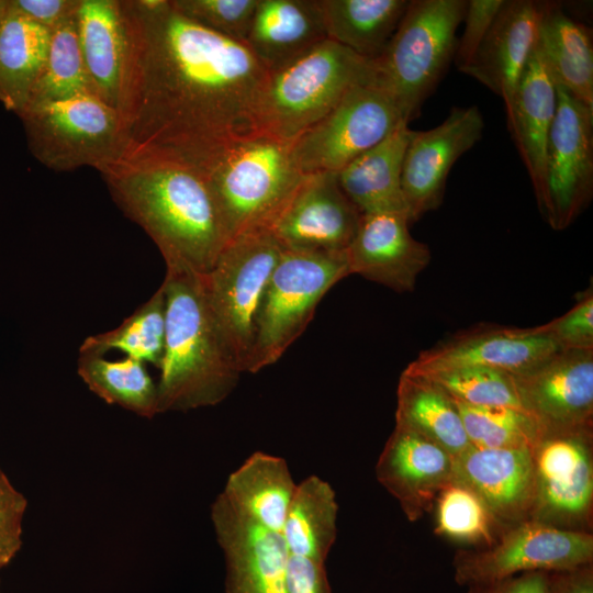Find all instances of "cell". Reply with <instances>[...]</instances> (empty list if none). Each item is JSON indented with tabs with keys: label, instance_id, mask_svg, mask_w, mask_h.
Segmentation results:
<instances>
[{
	"label": "cell",
	"instance_id": "cell-18",
	"mask_svg": "<svg viewBox=\"0 0 593 593\" xmlns=\"http://www.w3.org/2000/svg\"><path fill=\"white\" fill-rule=\"evenodd\" d=\"M514 377L523 409L544 430L592 427L593 349L558 350Z\"/></svg>",
	"mask_w": 593,
	"mask_h": 593
},
{
	"label": "cell",
	"instance_id": "cell-37",
	"mask_svg": "<svg viewBox=\"0 0 593 593\" xmlns=\"http://www.w3.org/2000/svg\"><path fill=\"white\" fill-rule=\"evenodd\" d=\"M454 400V399H452ZM472 447L534 449L544 428L522 409L477 406L454 400Z\"/></svg>",
	"mask_w": 593,
	"mask_h": 593
},
{
	"label": "cell",
	"instance_id": "cell-10",
	"mask_svg": "<svg viewBox=\"0 0 593 593\" xmlns=\"http://www.w3.org/2000/svg\"><path fill=\"white\" fill-rule=\"evenodd\" d=\"M407 121L394 99L369 76L353 86L322 120L291 142L303 175L338 172ZM409 122V121H407Z\"/></svg>",
	"mask_w": 593,
	"mask_h": 593
},
{
	"label": "cell",
	"instance_id": "cell-38",
	"mask_svg": "<svg viewBox=\"0 0 593 593\" xmlns=\"http://www.w3.org/2000/svg\"><path fill=\"white\" fill-rule=\"evenodd\" d=\"M418 374L438 385L451 399L465 404L524 410L515 377L507 372L480 367H458Z\"/></svg>",
	"mask_w": 593,
	"mask_h": 593
},
{
	"label": "cell",
	"instance_id": "cell-36",
	"mask_svg": "<svg viewBox=\"0 0 593 593\" xmlns=\"http://www.w3.org/2000/svg\"><path fill=\"white\" fill-rule=\"evenodd\" d=\"M433 510L438 536L477 548L492 546L506 528L477 493L455 479L439 492Z\"/></svg>",
	"mask_w": 593,
	"mask_h": 593
},
{
	"label": "cell",
	"instance_id": "cell-49",
	"mask_svg": "<svg viewBox=\"0 0 593 593\" xmlns=\"http://www.w3.org/2000/svg\"><path fill=\"white\" fill-rule=\"evenodd\" d=\"M0 470H1V468H0Z\"/></svg>",
	"mask_w": 593,
	"mask_h": 593
},
{
	"label": "cell",
	"instance_id": "cell-31",
	"mask_svg": "<svg viewBox=\"0 0 593 593\" xmlns=\"http://www.w3.org/2000/svg\"><path fill=\"white\" fill-rule=\"evenodd\" d=\"M327 38L373 59L393 36L409 0H318Z\"/></svg>",
	"mask_w": 593,
	"mask_h": 593
},
{
	"label": "cell",
	"instance_id": "cell-33",
	"mask_svg": "<svg viewBox=\"0 0 593 593\" xmlns=\"http://www.w3.org/2000/svg\"><path fill=\"white\" fill-rule=\"evenodd\" d=\"M77 371L89 390L108 404L146 418L159 413L158 384L144 362L130 357L110 360L104 356L80 354Z\"/></svg>",
	"mask_w": 593,
	"mask_h": 593
},
{
	"label": "cell",
	"instance_id": "cell-23",
	"mask_svg": "<svg viewBox=\"0 0 593 593\" xmlns=\"http://www.w3.org/2000/svg\"><path fill=\"white\" fill-rule=\"evenodd\" d=\"M75 21L80 51L94 90L120 113L131 55L124 0H79Z\"/></svg>",
	"mask_w": 593,
	"mask_h": 593
},
{
	"label": "cell",
	"instance_id": "cell-22",
	"mask_svg": "<svg viewBox=\"0 0 593 593\" xmlns=\"http://www.w3.org/2000/svg\"><path fill=\"white\" fill-rule=\"evenodd\" d=\"M541 3L505 0L473 58L461 71L501 97L506 112L537 43Z\"/></svg>",
	"mask_w": 593,
	"mask_h": 593
},
{
	"label": "cell",
	"instance_id": "cell-19",
	"mask_svg": "<svg viewBox=\"0 0 593 593\" xmlns=\"http://www.w3.org/2000/svg\"><path fill=\"white\" fill-rule=\"evenodd\" d=\"M455 457L401 426H394L376 465L379 483L399 502L410 522L433 510L439 492L454 479Z\"/></svg>",
	"mask_w": 593,
	"mask_h": 593
},
{
	"label": "cell",
	"instance_id": "cell-17",
	"mask_svg": "<svg viewBox=\"0 0 593 593\" xmlns=\"http://www.w3.org/2000/svg\"><path fill=\"white\" fill-rule=\"evenodd\" d=\"M211 519L225 562L226 593H288L282 534L266 529L220 493Z\"/></svg>",
	"mask_w": 593,
	"mask_h": 593
},
{
	"label": "cell",
	"instance_id": "cell-44",
	"mask_svg": "<svg viewBox=\"0 0 593 593\" xmlns=\"http://www.w3.org/2000/svg\"><path fill=\"white\" fill-rule=\"evenodd\" d=\"M19 13L34 23L54 30L76 13L79 0H8Z\"/></svg>",
	"mask_w": 593,
	"mask_h": 593
},
{
	"label": "cell",
	"instance_id": "cell-32",
	"mask_svg": "<svg viewBox=\"0 0 593 593\" xmlns=\"http://www.w3.org/2000/svg\"><path fill=\"white\" fill-rule=\"evenodd\" d=\"M337 512L326 481L310 475L296 484L281 533L289 555L325 563L337 536Z\"/></svg>",
	"mask_w": 593,
	"mask_h": 593
},
{
	"label": "cell",
	"instance_id": "cell-46",
	"mask_svg": "<svg viewBox=\"0 0 593 593\" xmlns=\"http://www.w3.org/2000/svg\"><path fill=\"white\" fill-rule=\"evenodd\" d=\"M550 593H593L592 564L570 571L550 572Z\"/></svg>",
	"mask_w": 593,
	"mask_h": 593
},
{
	"label": "cell",
	"instance_id": "cell-45",
	"mask_svg": "<svg viewBox=\"0 0 593 593\" xmlns=\"http://www.w3.org/2000/svg\"><path fill=\"white\" fill-rule=\"evenodd\" d=\"M467 588V593H550V580L549 572H528Z\"/></svg>",
	"mask_w": 593,
	"mask_h": 593
},
{
	"label": "cell",
	"instance_id": "cell-4",
	"mask_svg": "<svg viewBox=\"0 0 593 593\" xmlns=\"http://www.w3.org/2000/svg\"><path fill=\"white\" fill-rule=\"evenodd\" d=\"M370 60L327 38L269 71L257 102L258 134L293 142L369 76Z\"/></svg>",
	"mask_w": 593,
	"mask_h": 593
},
{
	"label": "cell",
	"instance_id": "cell-12",
	"mask_svg": "<svg viewBox=\"0 0 593 593\" xmlns=\"http://www.w3.org/2000/svg\"><path fill=\"white\" fill-rule=\"evenodd\" d=\"M533 458L536 489L530 521L589 532L593 507L592 427L544 430Z\"/></svg>",
	"mask_w": 593,
	"mask_h": 593
},
{
	"label": "cell",
	"instance_id": "cell-16",
	"mask_svg": "<svg viewBox=\"0 0 593 593\" xmlns=\"http://www.w3.org/2000/svg\"><path fill=\"white\" fill-rule=\"evenodd\" d=\"M558 350L540 326L518 328L480 324L423 350L406 369L423 373L458 367H480L518 376Z\"/></svg>",
	"mask_w": 593,
	"mask_h": 593
},
{
	"label": "cell",
	"instance_id": "cell-48",
	"mask_svg": "<svg viewBox=\"0 0 593 593\" xmlns=\"http://www.w3.org/2000/svg\"><path fill=\"white\" fill-rule=\"evenodd\" d=\"M0 593H2V591H1V585H0Z\"/></svg>",
	"mask_w": 593,
	"mask_h": 593
},
{
	"label": "cell",
	"instance_id": "cell-21",
	"mask_svg": "<svg viewBox=\"0 0 593 593\" xmlns=\"http://www.w3.org/2000/svg\"><path fill=\"white\" fill-rule=\"evenodd\" d=\"M454 479L477 493L502 526L530 519L536 489L532 449L471 446L455 458Z\"/></svg>",
	"mask_w": 593,
	"mask_h": 593
},
{
	"label": "cell",
	"instance_id": "cell-8",
	"mask_svg": "<svg viewBox=\"0 0 593 593\" xmlns=\"http://www.w3.org/2000/svg\"><path fill=\"white\" fill-rule=\"evenodd\" d=\"M283 250L268 228L250 231L228 240L201 277L211 313L240 372L246 371L264 294Z\"/></svg>",
	"mask_w": 593,
	"mask_h": 593
},
{
	"label": "cell",
	"instance_id": "cell-34",
	"mask_svg": "<svg viewBox=\"0 0 593 593\" xmlns=\"http://www.w3.org/2000/svg\"><path fill=\"white\" fill-rule=\"evenodd\" d=\"M166 298L163 286L119 327L87 337L80 354L105 356L118 350L144 363L160 368L165 351Z\"/></svg>",
	"mask_w": 593,
	"mask_h": 593
},
{
	"label": "cell",
	"instance_id": "cell-5",
	"mask_svg": "<svg viewBox=\"0 0 593 593\" xmlns=\"http://www.w3.org/2000/svg\"><path fill=\"white\" fill-rule=\"evenodd\" d=\"M467 0H413L393 36L370 60L371 78L398 103L410 122L446 72Z\"/></svg>",
	"mask_w": 593,
	"mask_h": 593
},
{
	"label": "cell",
	"instance_id": "cell-14",
	"mask_svg": "<svg viewBox=\"0 0 593 593\" xmlns=\"http://www.w3.org/2000/svg\"><path fill=\"white\" fill-rule=\"evenodd\" d=\"M483 116L475 105L452 108L437 126L411 132L401 186L410 224L440 206L454 164L482 137Z\"/></svg>",
	"mask_w": 593,
	"mask_h": 593
},
{
	"label": "cell",
	"instance_id": "cell-30",
	"mask_svg": "<svg viewBox=\"0 0 593 593\" xmlns=\"http://www.w3.org/2000/svg\"><path fill=\"white\" fill-rule=\"evenodd\" d=\"M395 425L422 435L455 458L471 447L454 400L426 377L407 369L399 379Z\"/></svg>",
	"mask_w": 593,
	"mask_h": 593
},
{
	"label": "cell",
	"instance_id": "cell-15",
	"mask_svg": "<svg viewBox=\"0 0 593 593\" xmlns=\"http://www.w3.org/2000/svg\"><path fill=\"white\" fill-rule=\"evenodd\" d=\"M362 213L342 190L337 172L305 175L268 230L288 250L343 253Z\"/></svg>",
	"mask_w": 593,
	"mask_h": 593
},
{
	"label": "cell",
	"instance_id": "cell-25",
	"mask_svg": "<svg viewBox=\"0 0 593 593\" xmlns=\"http://www.w3.org/2000/svg\"><path fill=\"white\" fill-rule=\"evenodd\" d=\"M325 40L318 0H258L244 43L272 71Z\"/></svg>",
	"mask_w": 593,
	"mask_h": 593
},
{
	"label": "cell",
	"instance_id": "cell-42",
	"mask_svg": "<svg viewBox=\"0 0 593 593\" xmlns=\"http://www.w3.org/2000/svg\"><path fill=\"white\" fill-rule=\"evenodd\" d=\"M505 0H467L465 30L457 40L454 61L462 71L473 58Z\"/></svg>",
	"mask_w": 593,
	"mask_h": 593
},
{
	"label": "cell",
	"instance_id": "cell-35",
	"mask_svg": "<svg viewBox=\"0 0 593 593\" xmlns=\"http://www.w3.org/2000/svg\"><path fill=\"white\" fill-rule=\"evenodd\" d=\"M83 93L97 94L85 66L74 15L51 31L46 59L26 107Z\"/></svg>",
	"mask_w": 593,
	"mask_h": 593
},
{
	"label": "cell",
	"instance_id": "cell-11",
	"mask_svg": "<svg viewBox=\"0 0 593 593\" xmlns=\"http://www.w3.org/2000/svg\"><path fill=\"white\" fill-rule=\"evenodd\" d=\"M589 532L525 521L502 530L486 548L460 550L452 567L459 585L492 583L528 572H562L592 564Z\"/></svg>",
	"mask_w": 593,
	"mask_h": 593
},
{
	"label": "cell",
	"instance_id": "cell-47",
	"mask_svg": "<svg viewBox=\"0 0 593 593\" xmlns=\"http://www.w3.org/2000/svg\"><path fill=\"white\" fill-rule=\"evenodd\" d=\"M7 9V0H0V18L3 15Z\"/></svg>",
	"mask_w": 593,
	"mask_h": 593
},
{
	"label": "cell",
	"instance_id": "cell-6",
	"mask_svg": "<svg viewBox=\"0 0 593 593\" xmlns=\"http://www.w3.org/2000/svg\"><path fill=\"white\" fill-rule=\"evenodd\" d=\"M204 174L227 239L268 228L305 175L291 156V142L264 135L214 159Z\"/></svg>",
	"mask_w": 593,
	"mask_h": 593
},
{
	"label": "cell",
	"instance_id": "cell-2",
	"mask_svg": "<svg viewBox=\"0 0 593 593\" xmlns=\"http://www.w3.org/2000/svg\"><path fill=\"white\" fill-rule=\"evenodd\" d=\"M123 213L158 247L167 270L206 275L228 239L203 172L127 149L99 170Z\"/></svg>",
	"mask_w": 593,
	"mask_h": 593
},
{
	"label": "cell",
	"instance_id": "cell-3",
	"mask_svg": "<svg viewBox=\"0 0 593 593\" xmlns=\"http://www.w3.org/2000/svg\"><path fill=\"white\" fill-rule=\"evenodd\" d=\"M202 276L167 270L165 351L158 412L189 411L222 402L236 387V367L209 307Z\"/></svg>",
	"mask_w": 593,
	"mask_h": 593
},
{
	"label": "cell",
	"instance_id": "cell-1",
	"mask_svg": "<svg viewBox=\"0 0 593 593\" xmlns=\"http://www.w3.org/2000/svg\"><path fill=\"white\" fill-rule=\"evenodd\" d=\"M131 55L120 114L127 149L200 171L258 136L268 70L247 45L187 19L170 0H124Z\"/></svg>",
	"mask_w": 593,
	"mask_h": 593
},
{
	"label": "cell",
	"instance_id": "cell-7",
	"mask_svg": "<svg viewBox=\"0 0 593 593\" xmlns=\"http://www.w3.org/2000/svg\"><path fill=\"white\" fill-rule=\"evenodd\" d=\"M29 150L57 172L81 167L98 171L128 148L121 114L94 93L26 107L19 115Z\"/></svg>",
	"mask_w": 593,
	"mask_h": 593
},
{
	"label": "cell",
	"instance_id": "cell-39",
	"mask_svg": "<svg viewBox=\"0 0 593 593\" xmlns=\"http://www.w3.org/2000/svg\"><path fill=\"white\" fill-rule=\"evenodd\" d=\"M180 14L228 38L245 42L258 0H170Z\"/></svg>",
	"mask_w": 593,
	"mask_h": 593
},
{
	"label": "cell",
	"instance_id": "cell-26",
	"mask_svg": "<svg viewBox=\"0 0 593 593\" xmlns=\"http://www.w3.org/2000/svg\"><path fill=\"white\" fill-rule=\"evenodd\" d=\"M411 132L409 122L402 121L383 141L337 172L342 190L362 214L407 215L401 175Z\"/></svg>",
	"mask_w": 593,
	"mask_h": 593
},
{
	"label": "cell",
	"instance_id": "cell-27",
	"mask_svg": "<svg viewBox=\"0 0 593 593\" xmlns=\"http://www.w3.org/2000/svg\"><path fill=\"white\" fill-rule=\"evenodd\" d=\"M537 46L557 87L593 109V47L589 29L553 2H542Z\"/></svg>",
	"mask_w": 593,
	"mask_h": 593
},
{
	"label": "cell",
	"instance_id": "cell-13",
	"mask_svg": "<svg viewBox=\"0 0 593 593\" xmlns=\"http://www.w3.org/2000/svg\"><path fill=\"white\" fill-rule=\"evenodd\" d=\"M593 194V109L557 87V109L545 165L539 211L556 231L571 225Z\"/></svg>",
	"mask_w": 593,
	"mask_h": 593
},
{
	"label": "cell",
	"instance_id": "cell-41",
	"mask_svg": "<svg viewBox=\"0 0 593 593\" xmlns=\"http://www.w3.org/2000/svg\"><path fill=\"white\" fill-rule=\"evenodd\" d=\"M27 500L0 470V570L10 564L23 545Z\"/></svg>",
	"mask_w": 593,
	"mask_h": 593
},
{
	"label": "cell",
	"instance_id": "cell-40",
	"mask_svg": "<svg viewBox=\"0 0 593 593\" xmlns=\"http://www.w3.org/2000/svg\"><path fill=\"white\" fill-rule=\"evenodd\" d=\"M539 326L559 350L593 349L592 288L581 293L577 303L567 313Z\"/></svg>",
	"mask_w": 593,
	"mask_h": 593
},
{
	"label": "cell",
	"instance_id": "cell-20",
	"mask_svg": "<svg viewBox=\"0 0 593 593\" xmlns=\"http://www.w3.org/2000/svg\"><path fill=\"white\" fill-rule=\"evenodd\" d=\"M409 224L404 213L362 214L345 250L349 275H359L396 292L413 291L432 255L427 245L411 235Z\"/></svg>",
	"mask_w": 593,
	"mask_h": 593
},
{
	"label": "cell",
	"instance_id": "cell-24",
	"mask_svg": "<svg viewBox=\"0 0 593 593\" xmlns=\"http://www.w3.org/2000/svg\"><path fill=\"white\" fill-rule=\"evenodd\" d=\"M556 109L557 86L536 43L506 113L508 131L530 177L538 206L545 193L546 150Z\"/></svg>",
	"mask_w": 593,
	"mask_h": 593
},
{
	"label": "cell",
	"instance_id": "cell-9",
	"mask_svg": "<svg viewBox=\"0 0 593 593\" xmlns=\"http://www.w3.org/2000/svg\"><path fill=\"white\" fill-rule=\"evenodd\" d=\"M347 276L345 251L284 249L264 294L246 371L258 372L280 359L326 292Z\"/></svg>",
	"mask_w": 593,
	"mask_h": 593
},
{
	"label": "cell",
	"instance_id": "cell-43",
	"mask_svg": "<svg viewBox=\"0 0 593 593\" xmlns=\"http://www.w3.org/2000/svg\"><path fill=\"white\" fill-rule=\"evenodd\" d=\"M286 579L288 593H332L322 562L289 555Z\"/></svg>",
	"mask_w": 593,
	"mask_h": 593
},
{
	"label": "cell",
	"instance_id": "cell-28",
	"mask_svg": "<svg viewBox=\"0 0 593 593\" xmlns=\"http://www.w3.org/2000/svg\"><path fill=\"white\" fill-rule=\"evenodd\" d=\"M295 489L283 458L257 451L230 474L221 494L255 523L281 534Z\"/></svg>",
	"mask_w": 593,
	"mask_h": 593
},
{
	"label": "cell",
	"instance_id": "cell-29",
	"mask_svg": "<svg viewBox=\"0 0 593 593\" xmlns=\"http://www.w3.org/2000/svg\"><path fill=\"white\" fill-rule=\"evenodd\" d=\"M51 31L15 11L7 0L0 18V102L18 116L43 69Z\"/></svg>",
	"mask_w": 593,
	"mask_h": 593
}]
</instances>
